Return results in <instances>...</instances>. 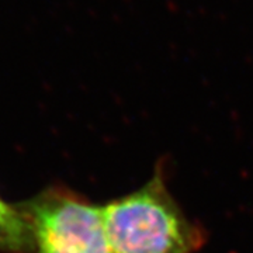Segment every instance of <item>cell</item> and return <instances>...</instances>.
Returning a JSON list of instances; mask_svg holds the SVG:
<instances>
[{
	"label": "cell",
	"mask_w": 253,
	"mask_h": 253,
	"mask_svg": "<svg viewBox=\"0 0 253 253\" xmlns=\"http://www.w3.org/2000/svg\"><path fill=\"white\" fill-rule=\"evenodd\" d=\"M33 253H113L103 207L69 190H49L26 207Z\"/></svg>",
	"instance_id": "cell-2"
},
{
	"label": "cell",
	"mask_w": 253,
	"mask_h": 253,
	"mask_svg": "<svg viewBox=\"0 0 253 253\" xmlns=\"http://www.w3.org/2000/svg\"><path fill=\"white\" fill-rule=\"evenodd\" d=\"M103 218L113 253H197L207 241L168 190L162 162L141 189L106 204Z\"/></svg>",
	"instance_id": "cell-1"
},
{
	"label": "cell",
	"mask_w": 253,
	"mask_h": 253,
	"mask_svg": "<svg viewBox=\"0 0 253 253\" xmlns=\"http://www.w3.org/2000/svg\"><path fill=\"white\" fill-rule=\"evenodd\" d=\"M31 228L26 212L0 197V252L31 253Z\"/></svg>",
	"instance_id": "cell-3"
}]
</instances>
